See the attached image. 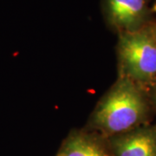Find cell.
I'll use <instances>...</instances> for the list:
<instances>
[{
    "label": "cell",
    "instance_id": "cell-4",
    "mask_svg": "<svg viewBox=\"0 0 156 156\" xmlns=\"http://www.w3.org/2000/svg\"><path fill=\"white\" fill-rule=\"evenodd\" d=\"M107 139L114 156H156V123Z\"/></svg>",
    "mask_w": 156,
    "mask_h": 156
},
{
    "label": "cell",
    "instance_id": "cell-5",
    "mask_svg": "<svg viewBox=\"0 0 156 156\" xmlns=\"http://www.w3.org/2000/svg\"><path fill=\"white\" fill-rule=\"evenodd\" d=\"M56 156H114L108 139L87 128L74 130L63 140Z\"/></svg>",
    "mask_w": 156,
    "mask_h": 156
},
{
    "label": "cell",
    "instance_id": "cell-6",
    "mask_svg": "<svg viewBox=\"0 0 156 156\" xmlns=\"http://www.w3.org/2000/svg\"><path fill=\"white\" fill-rule=\"evenodd\" d=\"M148 93H149V96H150L153 110H154V113L156 114V83L148 89Z\"/></svg>",
    "mask_w": 156,
    "mask_h": 156
},
{
    "label": "cell",
    "instance_id": "cell-2",
    "mask_svg": "<svg viewBox=\"0 0 156 156\" xmlns=\"http://www.w3.org/2000/svg\"><path fill=\"white\" fill-rule=\"evenodd\" d=\"M118 76L150 89L156 83V21L133 32L118 34Z\"/></svg>",
    "mask_w": 156,
    "mask_h": 156
},
{
    "label": "cell",
    "instance_id": "cell-3",
    "mask_svg": "<svg viewBox=\"0 0 156 156\" xmlns=\"http://www.w3.org/2000/svg\"><path fill=\"white\" fill-rule=\"evenodd\" d=\"M152 0H101V11L108 28L116 32H133L154 21Z\"/></svg>",
    "mask_w": 156,
    "mask_h": 156
},
{
    "label": "cell",
    "instance_id": "cell-1",
    "mask_svg": "<svg viewBox=\"0 0 156 156\" xmlns=\"http://www.w3.org/2000/svg\"><path fill=\"white\" fill-rule=\"evenodd\" d=\"M153 114L148 90L118 76L96 104L85 128L109 138L149 124Z\"/></svg>",
    "mask_w": 156,
    "mask_h": 156
},
{
    "label": "cell",
    "instance_id": "cell-7",
    "mask_svg": "<svg viewBox=\"0 0 156 156\" xmlns=\"http://www.w3.org/2000/svg\"><path fill=\"white\" fill-rule=\"evenodd\" d=\"M152 10L154 11V13H156V2H154L152 5Z\"/></svg>",
    "mask_w": 156,
    "mask_h": 156
}]
</instances>
